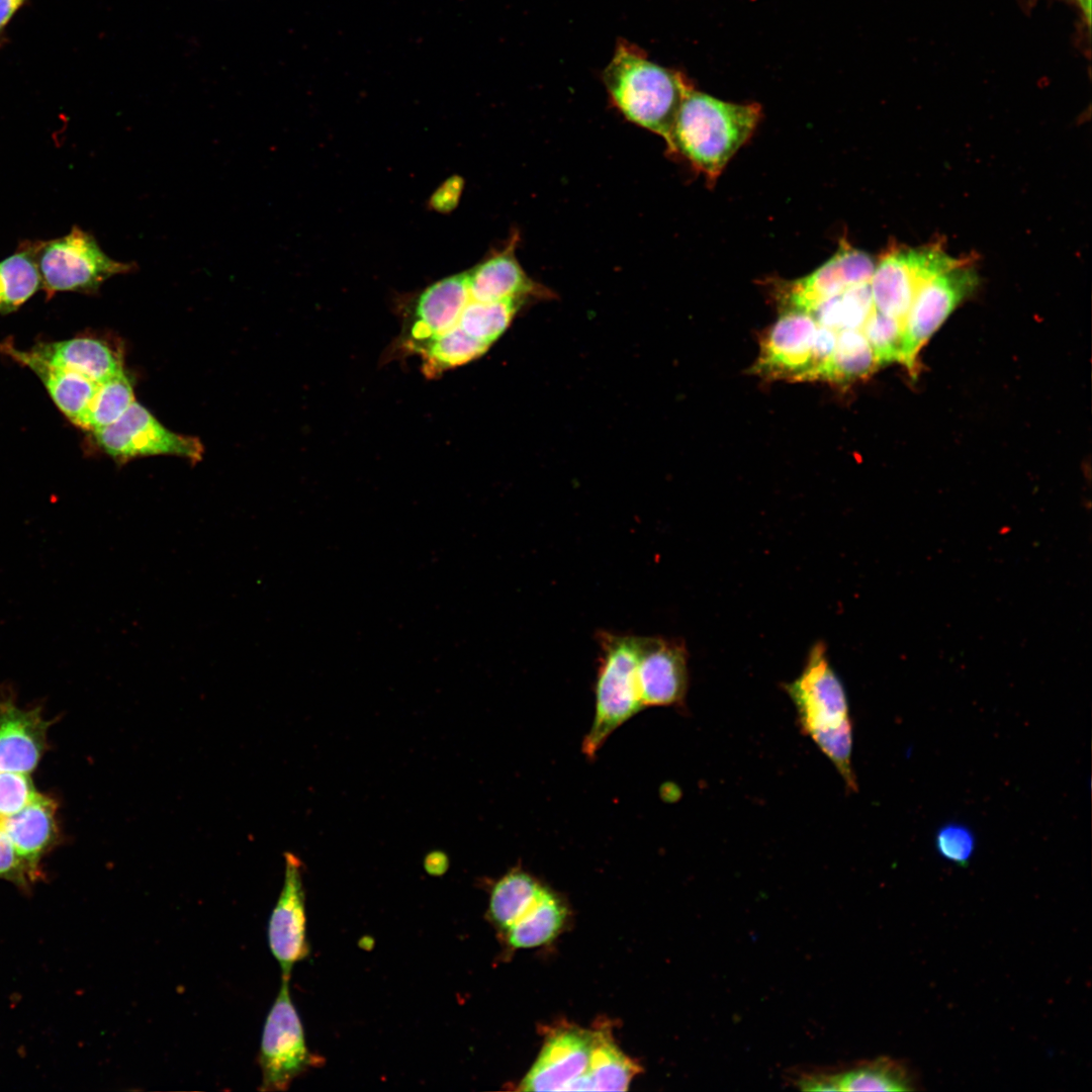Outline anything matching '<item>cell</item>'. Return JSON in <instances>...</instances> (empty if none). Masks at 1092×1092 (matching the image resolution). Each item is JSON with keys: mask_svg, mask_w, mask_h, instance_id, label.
I'll return each mask as SVG.
<instances>
[{"mask_svg": "<svg viewBox=\"0 0 1092 1092\" xmlns=\"http://www.w3.org/2000/svg\"><path fill=\"white\" fill-rule=\"evenodd\" d=\"M804 734L833 763L850 792L857 791L851 764L852 724L842 682L831 667L825 644L809 650L801 674L784 686Z\"/></svg>", "mask_w": 1092, "mask_h": 1092, "instance_id": "obj_1", "label": "cell"}, {"mask_svg": "<svg viewBox=\"0 0 1092 1092\" xmlns=\"http://www.w3.org/2000/svg\"><path fill=\"white\" fill-rule=\"evenodd\" d=\"M760 114L757 104L730 103L692 88L678 109L668 149L687 159L714 186L752 135Z\"/></svg>", "mask_w": 1092, "mask_h": 1092, "instance_id": "obj_2", "label": "cell"}, {"mask_svg": "<svg viewBox=\"0 0 1092 1092\" xmlns=\"http://www.w3.org/2000/svg\"><path fill=\"white\" fill-rule=\"evenodd\" d=\"M605 83L615 106L628 120L660 135L670 147L678 109L693 88L679 73L622 43L606 69Z\"/></svg>", "mask_w": 1092, "mask_h": 1092, "instance_id": "obj_3", "label": "cell"}, {"mask_svg": "<svg viewBox=\"0 0 1092 1092\" xmlns=\"http://www.w3.org/2000/svg\"><path fill=\"white\" fill-rule=\"evenodd\" d=\"M640 636L599 632L600 663L595 687V716L582 741L593 759L608 737L644 709L637 681Z\"/></svg>", "mask_w": 1092, "mask_h": 1092, "instance_id": "obj_4", "label": "cell"}, {"mask_svg": "<svg viewBox=\"0 0 1092 1092\" xmlns=\"http://www.w3.org/2000/svg\"><path fill=\"white\" fill-rule=\"evenodd\" d=\"M33 250L48 300L58 292L96 293L112 276L136 267L110 258L93 235L77 225L59 238L33 240Z\"/></svg>", "mask_w": 1092, "mask_h": 1092, "instance_id": "obj_5", "label": "cell"}, {"mask_svg": "<svg viewBox=\"0 0 1092 1092\" xmlns=\"http://www.w3.org/2000/svg\"><path fill=\"white\" fill-rule=\"evenodd\" d=\"M258 1063L262 1074L260 1091H285L324 1058L309 1051L302 1022L292 1002L289 980L282 979L277 997L266 1017Z\"/></svg>", "mask_w": 1092, "mask_h": 1092, "instance_id": "obj_6", "label": "cell"}, {"mask_svg": "<svg viewBox=\"0 0 1092 1092\" xmlns=\"http://www.w3.org/2000/svg\"><path fill=\"white\" fill-rule=\"evenodd\" d=\"M965 261L949 256L938 243L889 250L875 265L871 279L875 308L904 323L921 287Z\"/></svg>", "mask_w": 1092, "mask_h": 1092, "instance_id": "obj_7", "label": "cell"}, {"mask_svg": "<svg viewBox=\"0 0 1092 1092\" xmlns=\"http://www.w3.org/2000/svg\"><path fill=\"white\" fill-rule=\"evenodd\" d=\"M597 1029L562 1026L552 1031L526 1076L523 1091H590Z\"/></svg>", "mask_w": 1092, "mask_h": 1092, "instance_id": "obj_8", "label": "cell"}, {"mask_svg": "<svg viewBox=\"0 0 1092 1092\" xmlns=\"http://www.w3.org/2000/svg\"><path fill=\"white\" fill-rule=\"evenodd\" d=\"M978 283L976 270L966 260L921 287L903 323L900 363L910 372L915 369L920 349Z\"/></svg>", "mask_w": 1092, "mask_h": 1092, "instance_id": "obj_9", "label": "cell"}, {"mask_svg": "<svg viewBox=\"0 0 1092 1092\" xmlns=\"http://www.w3.org/2000/svg\"><path fill=\"white\" fill-rule=\"evenodd\" d=\"M93 435L103 451L121 463L154 455L200 461L203 454V446L197 438L170 431L136 401L117 421Z\"/></svg>", "mask_w": 1092, "mask_h": 1092, "instance_id": "obj_10", "label": "cell"}, {"mask_svg": "<svg viewBox=\"0 0 1092 1092\" xmlns=\"http://www.w3.org/2000/svg\"><path fill=\"white\" fill-rule=\"evenodd\" d=\"M874 270L872 258L842 239L837 251L826 263L804 278L778 282L776 293L784 311L810 313L820 303L845 289L871 282Z\"/></svg>", "mask_w": 1092, "mask_h": 1092, "instance_id": "obj_11", "label": "cell"}, {"mask_svg": "<svg viewBox=\"0 0 1092 1092\" xmlns=\"http://www.w3.org/2000/svg\"><path fill=\"white\" fill-rule=\"evenodd\" d=\"M637 681L644 708L684 706L689 689L685 643L679 639L641 637Z\"/></svg>", "mask_w": 1092, "mask_h": 1092, "instance_id": "obj_12", "label": "cell"}, {"mask_svg": "<svg viewBox=\"0 0 1092 1092\" xmlns=\"http://www.w3.org/2000/svg\"><path fill=\"white\" fill-rule=\"evenodd\" d=\"M301 868L294 854H285L283 886L268 922L269 948L287 980L293 966L309 953Z\"/></svg>", "mask_w": 1092, "mask_h": 1092, "instance_id": "obj_13", "label": "cell"}, {"mask_svg": "<svg viewBox=\"0 0 1092 1092\" xmlns=\"http://www.w3.org/2000/svg\"><path fill=\"white\" fill-rule=\"evenodd\" d=\"M818 325L804 311L786 310L760 342L752 372L768 379L801 381L810 360Z\"/></svg>", "mask_w": 1092, "mask_h": 1092, "instance_id": "obj_14", "label": "cell"}, {"mask_svg": "<svg viewBox=\"0 0 1092 1092\" xmlns=\"http://www.w3.org/2000/svg\"><path fill=\"white\" fill-rule=\"evenodd\" d=\"M804 1091H913L914 1077L904 1063L889 1057L848 1067L810 1068L789 1076Z\"/></svg>", "mask_w": 1092, "mask_h": 1092, "instance_id": "obj_15", "label": "cell"}, {"mask_svg": "<svg viewBox=\"0 0 1092 1092\" xmlns=\"http://www.w3.org/2000/svg\"><path fill=\"white\" fill-rule=\"evenodd\" d=\"M51 725L39 707L21 709L0 697V771L31 775L47 749Z\"/></svg>", "mask_w": 1092, "mask_h": 1092, "instance_id": "obj_16", "label": "cell"}, {"mask_svg": "<svg viewBox=\"0 0 1092 1092\" xmlns=\"http://www.w3.org/2000/svg\"><path fill=\"white\" fill-rule=\"evenodd\" d=\"M518 235L515 234L502 250L467 271L471 295L482 301L530 298H549L551 291L531 279L515 255Z\"/></svg>", "mask_w": 1092, "mask_h": 1092, "instance_id": "obj_17", "label": "cell"}, {"mask_svg": "<svg viewBox=\"0 0 1092 1092\" xmlns=\"http://www.w3.org/2000/svg\"><path fill=\"white\" fill-rule=\"evenodd\" d=\"M2 353L33 371L43 383L58 408L79 426L99 383L42 360L30 350L15 348L10 340L0 345Z\"/></svg>", "mask_w": 1092, "mask_h": 1092, "instance_id": "obj_18", "label": "cell"}, {"mask_svg": "<svg viewBox=\"0 0 1092 1092\" xmlns=\"http://www.w3.org/2000/svg\"><path fill=\"white\" fill-rule=\"evenodd\" d=\"M30 351L48 363L77 372L96 383L123 371L120 356L105 341L96 338L40 342Z\"/></svg>", "mask_w": 1092, "mask_h": 1092, "instance_id": "obj_19", "label": "cell"}, {"mask_svg": "<svg viewBox=\"0 0 1092 1092\" xmlns=\"http://www.w3.org/2000/svg\"><path fill=\"white\" fill-rule=\"evenodd\" d=\"M546 887L522 870H512L493 885L489 903L490 920L507 931L520 920L542 897Z\"/></svg>", "mask_w": 1092, "mask_h": 1092, "instance_id": "obj_20", "label": "cell"}, {"mask_svg": "<svg viewBox=\"0 0 1092 1092\" xmlns=\"http://www.w3.org/2000/svg\"><path fill=\"white\" fill-rule=\"evenodd\" d=\"M41 289L33 241L26 240L0 261V313H12Z\"/></svg>", "mask_w": 1092, "mask_h": 1092, "instance_id": "obj_21", "label": "cell"}, {"mask_svg": "<svg viewBox=\"0 0 1092 1092\" xmlns=\"http://www.w3.org/2000/svg\"><path fill=\"white\" fill-rule=\"evenodd\" d=\"M566 910L561 900L546 889L539 901L507 931L509 944L514 948H530L552 940L561 930Z\"/></svg>", "mask_w": 1092, "mask_h": 1092, "instance_id": "obj_22", "label": "cell"}, {"mask_svg": "<svg viewBox=\"0 0 1092 1092\" xmlns=\"http://www.w3.org/2000/svg\"><path fill=\"white\" fill-rule=\"evenodd\" d=\"M878 367L874 352L861 331L841 330L836 335L825 381L848 384L868 377Z\"/></svg>", "mask_w": 1092, "mask_h": 1092, "instance_id": "obj_23", "label": "cell"}, {"mask_svg": "<svg viewBox=\"0 0 1092 1092\" xmlns=\"http://www.w3.org/2000/svg\"><path fill=\"white\" fill-rule=\"evenodd\" d=\"M134 401L131 383L122 371L98 384L78 427L96 432L117 421Z\"/></svg>", "mask_w": 1092, "mask_h": 1092, "instance_id": "obj_24", "label": "cell"}, {"mask_svg": "<svg viewBox=\"0 0 1092 1092\" xmlns=\"http://www.w3.org/2000/svg\"><path fill=\"white\" fill-rule=\"evenodd\" d=\"M860 331L869 342L879 367L900 362L903 339L901 321L875 308Z\"/></svg>", "mask_w": 1092, "mask_h": 1092, "instance_id": "obj_25", "label": "cell"}, {"mask_svg": "<svg viewBox=\"0 0 1092 1092\" xmlns=\"http://www.w3.org/2000/svg\"><path fill=\"white\" fill-rule=\"evenodd\" d=\"M841 330H861L875 310L871 282L851 286L836 295Z\"/></svg>", "mask_w": 1092, "mask_h": 1092, "instance_id": "obj_26", "label": "cell"}, {"mask_svg": "<svg viewBox=\"0 0 1092 1092\" xmlns=\"http://www.w3.org/2000/svg\"><path fill=\"white\" fill-rule=\"evenodd\" d=\"M935 845L940 856L967 867L975 849V836L967 826L949 823L937 831Z\"/></svg>", "mask_w": 1092, "mask_h": 1092, "instance_id": "obj_27", "label": "cell"}, {"mask_svg": "<svg viewBox=\"0 0 1092 1092\" xmlns=\"http://www.w3.org/2000/svg\"><path fill=\"white\" fill-rule=\"evenodd\" d=\"M837 332L818 326L812 354L801 381L825 380L836 344Z\"/></svg>", "mask_w": 1092, "mask_h": 1092, "instance_id": "obj_28", "label": "cell"}, {"mask_svg": "<svg viewBox=\"0 0 1092 1092\" xmlns=\"http://www.w3.org/2000/svg\"><path fill=\"white\" fill-rule=\"evenodd\" d=\"M1038 0H1019L1023 9H1031ZM1073 6L1078 12L1076 44L1086 58H1090L1091 0H1059Z\"/></svg>", "mask_w": 1092, "mask_h": 1092, "instance_id": "obj_29", "label": "cell"}, {"mask_svg": "<svg viewBox=\"0 0 1092 1092\" xmlns=\"http://www.w3.org/2000/svg\"><path fill=\"white\" fill-rule=\"evenodd\" d=\"M462 190V179L454 177L446 181L431 199L433 207L440 211H447L457 204Z\"/></svg>", "mask_w": 1092, "mask_h": 1092, "instance_id": "obj_30", "label": "cell"}, {"mask_svg": "<svg viewBox=\"0 0 1092 1092\" xmlns=\"http://www.w3.org/2000/svg\"><path fill=\"white\" fill-rule=\"evenodd\" d=\"M449 866L447 855L440 850H434L427 854L424 860V867L428 874L433 876H441L445 874Z\"/></svg>", "mask_w": 1092, "mask_h": 1092, "instance_id": "obj_31", "label": "cell"}, {"mask_svg": "<svg viewBox=\"0 0 1092 1092\" xmlns=\"http://www.w3.org/2000/svg\"><path fill=\"white\" fill-rule=\"evenodd\" d=\"M26 0H0V39L5 27Z\"/></svg>", "mask_w": 1092, "mask_h": 1092, "instance_id": "obj_32", "label": "cell"}]
</instances>
